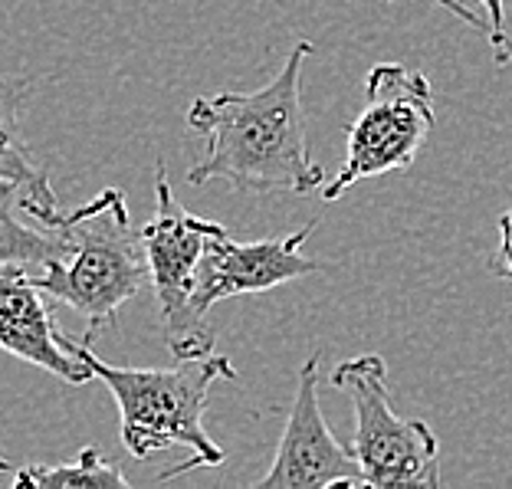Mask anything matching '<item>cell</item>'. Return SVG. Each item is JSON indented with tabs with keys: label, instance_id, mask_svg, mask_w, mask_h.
Segmentation results:
<instances>
[{
	"label": "cell",
	"instance_id": "6da1fadb",
	"mask_svg": "<svg viewBox=\"0 0 512 489\" xmlns=\"http://www.w3.org/2000/svg\"><path fill=\"white\" fill-rule=\"evenodd\" d=\"M312 53L316 46L299 40L266 86L194 99L188 125L204 135L207 151L188 168V184L227 181L247 194H309L319 188L325 168L309 155L302 109V69Z\"/></svg>",
	"mask_w": 512,
	"mask_h": 489
},
{
	"label": "cell",
	"instance_id": "7a4b0ae2",
	"mask_svg": "<svg viewBox=\"0 0 512 489\" xmlns=\"http://www.w3.org/2000/svg\"><path fill=\"white\" fill-rule=\"evenodd\" d=\"M92 342H76V352L86 358L92 375L112 391L119 404L122 447L135 460H148L174 444L191 447V460L161 473V480H174L197 467H220L227 453L220 450L204 430L207 394L217 381H234L237 368L224 355L178 358L174 368H119L109 365L89 348Z\"/></svg>",
	"mask_w": 512,
	"mask_h": 489
},
{
	"label": "cell",
	"instance_id": "3957f363",
	"mask_svg": "<svg viewBox=\"0 0 512 489\" xmlns=\"http://www.w3.org/2000/svg\"><path fill=\"white\" fill-rule=\"evenodd\" d=\"M66 237V253L46 263L33 283L50 299L66 302L86 319V339L112 329L115 316L148 283L142 230L128 220L119 188L99 191L76 211L60 214L56 224Z\"/></svg>",
	"mask_w": 512,
	"mask_h": 489
},
{
	"label": "cell",
	"instance_id": "277c9868",
	"mask_svg": "<svg viewBox=\"0 0 512 489\" xmlns=\"http://www.w3.org/2000/svg\"><path fill=\"white\" fill-rule=\"evenodd\" d=\"M434 122V89L421 69L378 63L365 79V106L348 125L345 165L325 184L322 201H339L358 181L411 168Z\"/></svg>",
	"mask_w": 512,
	"mask_h": 489
},
{
	"label": "cell",
	"instance_id": "5b68a950",
	"mask_svg": "<svg viewBox=\"0 0 512 489\" xmlns=\"http://www.w3.org/2000/svg\"><path fill=\"white\" fill-rule=\"evenodd\" d=\"M332 384L355 407L352 453L362 467L365 486H437V434L424 421H404L394 414L388 368L381 355H358L335 365Z\"/></svg>",
	"mask_w": 512,
	"mask_h": 489
},
{
	"label": "cell",
	"instance_id": "8992f818",
	"mask_svg": "<svg viewBox=\"0 0 512 489\" xmlns=\"http://www.w3.org/2000/svg\"><path fill=\"white\" fill-rule=\"evenodd\" d=\"M227 227L194 217L174 201L165 161L155 168V217L142 227L148 283L155 286L161 329L174 358H201L214 352V329L191 309L197 263L217 234Z\"/></svg>",
	"mask_w": 512,
	"mask_h": 489
},
{
	"label": "cell",
	"instance_id": "52a82bcc",
	"mask_svg": "<svg viewBox=\"0 0 512 489\" xmlns=\"http://www.w3.org/2000/svg\"><path fill=\"white\" fill-rule=\"evenodd\" d=\"M325 486H365L355 453L332 437L319 407V355L299 368L296 398L289 407L283 437H279L273 467L256 489H325Z\"/></svg>",
	"mask_w": 512,
	"mask_h": 489
},
{
	"label": "cell",
	"instance_id": "ba28073f",
	"mask_svg": "<svg viewBox=\"0 0 512 489\" xmlns=\"http://www.w3.org/2000/svg\"><path fill=\"white\" fill-rule=\"evenodd\" d=\"M316 224L299 227L296 234L276 237V240H256L240 243L230 240V234H217L197 263L194 289H191V309L197 316L207 319L217 302L266 293L283 283H293L299 276L322 273L325 263L312 260L309 253H302V243L312 237Z\"/></svg>",
	"mask_w": 512,
	"mask_h": 489
},
{
	"label": "cell",
	"instance_id": "9c48e42d",
	"mask_svg": "<svg viewBox=\"0 0 512 489\" xmlns=\"http://www.w3.org/2000/svg\"><path fill=\"white\" fill-rule=\"evenodd\" d=\"M0 348L66 384H89L92 368L53 319L50 296L23 266H0Z\"/></svg>",
	"mask_w": 512,
	"mask_h": 489
},
{
	"label": "cell",
	"instance_id": "30bf717a",
	"mask_svg": "<svg viewBox=\"0 0 512 489\" xmlns=\"http://www.w3.org/2000/svg\"><path fill=\"white\" fill-rule=\"evenodd\" d=\"M27 83H4L0 86V184L14 188L20 207L37 224H56L60 217V201L37 158L30 155V145L20 128V102Z\"/></svg>",
	"mask_w": 512,
	"mask_h": 489
},
{
	"label": "cell",
	"instance_id": "8fae6325",
	"mask_svg": "<svg viewBox=\"0 0 512 489\" xmlns=\"http://www.w3.org/2000/svg\"><path fill=\"white\" fill-rule=\"evenodd\" d=\"M17 207V191L0 184V266H23V270L40 273L46 263L60 260L66 253V237L53 224H23L17 217Z\"/></svg>",
	"mask_w": 512,
	"mask_h": 489
},
{
	"label": "cell",
	"instance_id": "7c38bea8",
	"mask_svg": "<svg viewBox=\"0 0 512 489\" xmlns=\"http://www.w3.org/2000/svg\"><path fill=\"white\" fill-rule=\"evenodd\" d=\"M14 483L23 489H128V476L96 447H86L79 450L76 460L53 463V467L27 463V467L14 470Z\"/></svg>",
	"mask_w": 512,
	"mask_h": 489
},
{
	"label": "cell",
	"instance_id": "4fadbf2b",
	"mask_svg": "<svg viewBox=\"0 0 512 489\" xmlns=\"http://www.w3.org/2000/svg\"><path fill=\"white\" fill-rule=\"evenodd\" d=\"M486 7V23H490V43H493V56L499 66H509L512 63V40H509V30H506V0H480Z\"/></svg>",
	"mask_w": 512,
	"mask_h": 489
},
{
	"label": "cell",
	"instance_id": "5bb4252c",
	"mask_svg": "<svg viewBox=\"0 0 512 489\" xmlns=\"http://www.w3.org/2000/svg\"><path fill=\"white\" fill-rule=\"evenodd\" d=\"M490 273L512 283V207L499 217V253L490 260Z\"/></svg>",
	"mask_w": 512,
	"mask_h": 489
},
{
	"label": "cell",
	"instance_id": "9a60e30c",
	"mask_svg": "<svg viewBox=\"0 0 512 489\" xmlns=\"http://www.w3.org/2000/svg\"><path fill=\"white\" fill-rule=\"evenodd\" d=\"M381 4H394V0H381ZM440 4H444L447 10H453V14H457L460 20H467V23H470V27H476V30H483V33H490V23H486V20H480V17H476V14H473V10H470L467 4H463V0H440Z\"/></svg>",
	"mask_w": 512,
	"mask_h": 489
},
{
	"label": "cell",
	"instance_id": "2e32d148",
	"mask_svg": "<svg viewBox=\"0 0 512 489\" xmlns=\"http://www.w3.org/2000/svg\"><path fill=\"white\" fill-rule=\"evenodd\" d=\"M10 470H14V467H10V463H7L4 457H0V473H10Z\"/></svg>",
	"mask_w": 512,
	"mask_h": 489
}]
</instances>
